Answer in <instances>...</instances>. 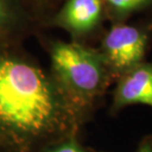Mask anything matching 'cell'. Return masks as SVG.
<instances>
[{
	"instance_id": "obj_1",
	"label": "cell",
	"mask_w": 152,
	"mask_h": 152,
	"mask_svg": "<svg viewBox=\"0 0 152 152\" xmlns=\"http://www.w3.org/2000/svg\"><path fill=\"white\" fill-rule=\"evenodd\" d=\"M80 109L21 44L0 45V138L25 148L72 132Z\"/></svg>"
},
{
	"instance_id": "obj_2",
	"label": "cell",
	"mask_w": 152,
	"mask_h": 152,
	"mask_svg": "<svg viewBox=\"0 0 152 152\" xmlns=\"http://www.w3.org/2000/svg\"><path fill=\"white\" fill-rule=\"evenodd\" d=\"M47 48L50 74L80 110L102 95L113 78L99 50L59 39L48 41Z\"/></svg>"
},
{
	"instance_id": "obj_3",
	"label": "cell",
	"mask_w": 152,
	"mask_h": 152,
	"mask_svg": "<svg viewBox=\"0 0 152 152\" xmlns=\"http://www.w3.org/2000/svg\"><path fill=\"white\" fill-rule=\"evenodd\" d=\"M148 35L142 28L129 24H113L105 33L99 51L113 77L126 73L138 65L146 53Z\"/></svg>"
},
{
	"instance_id": "obj_4",
	"label": "cell",
	"mask_w": 152,
	"mask_h": 152,
	"mask_svg": "<svg viewBox=\"0 0 152 152\" xmlns=\"http://www.w3.org/2000/svg\"><path fill=\"white\" fill-rule=\"evenodd\" d=\"M107 19L103 0H64L47 24V28L67 32L72 41H83L96 35Z\"/></svg>"
},
{
	"instance_id": "obj_5",
	"label": "cell",
	"mask_w": 152,
	"mask_h": 152,
	"mask_svg": "<svg viewBox=\"0 0 152 152\" xmlns=\"http://www.w3.org/2000/svg\"><path fill=\"white\" fill-rule=\"evenodd\" d=\"M137 104L152 108V63L141 62L118 77L114 106L120 109Z\"/></svg>"
},
{
	"instance_id": "obj_6",
	"label": "cell",
	"mask_w": 152,
	"mask_h": 152,
	"mask_svg": "<svg viewBox=\"0 0 152 152\" xmlns=\"http://www.w3.org/2000/svg\"><path fill=\"white\" fill-rule=\"evenodd\" d=\"M42 29L18 0H0V45L21 44Z\"/></svg>"
},
{
	"instance_id": "obj_7",
	"label": "cell",
	"mask_w": 152,
	"mask_h": 152,
	"mask_svg": "<svg viewBox=\"0 0 152 152\" xmlns=\"http://www.w3.org/2000/svg\"><path fill=\"white\" fill-rule=\"evenodd\" d=\"M107 19L112 24L123 23L130 15L152 6V0H103Z\"/></svg>"
},
{
	"instance_id": "obj_8",
	"label": "cell",
	"mask_w": 152,
	"mask_h": 152,
	"mask_svg": "<svg viewBox=\"0 0 152 152\" xmlns=\"http://www.w3.org/2000/svg\"><path fill=\"white\" fill-rule=\"evenodd\" d=\"M29 12L42 30L64 0H18Z\"/></svg>"
},
{
	"instance_id": "obj_9",
	"label": "cell",
	"mask_w": 152,
	"mask_h": 152,
	"mask_svg": "<svg viewBox=\"0 0 152 152\" xmlns=\"http://www.w3.org/2000/svg\"><path fill=\"white\" fill-rule=\"evenodd\" d=\"M48 152H87L73 140H68L53 147Z\"/></svg>"
},
{
	"instance_id": "obj_10",
	"label": "cell",
	"mask_w": 152,
	"mask_h": 152,
	"mask_svg": "<svg viewBox=\"0 0 152 152\" xmlns=\"http://www.w3.org/2000/svg\"><path fill=\"white\" fill-rule=\"evenodd\" d=\"M138 152H152L151 143H148V142H144V143H142L140 148H139Z\"/></svg>"
}]
</instances>
